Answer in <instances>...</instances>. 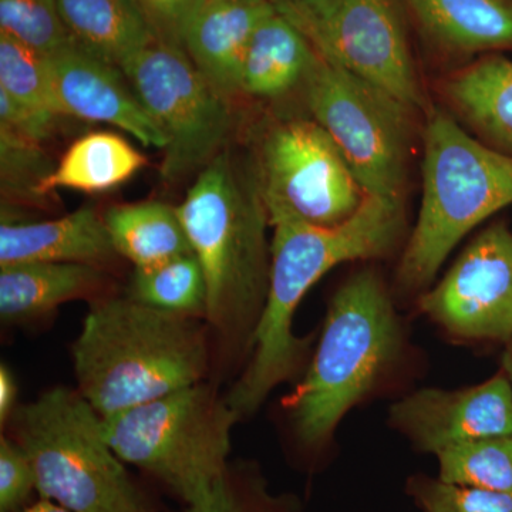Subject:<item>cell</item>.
<instances>
[{
    "label": "cell",
    "instance_id": "ac0fdd59",
    "mask_svg": "<svg viewBox=\"0 0 512 512\" xmlns=\"http://www.w3.org/2000/svg\"><path fill=\"white\" fill-rule=\"evenodd\" d=\"M446 110L488 147L512 156V60L487 55L440 80Z\"/></svg>",
    "mask_w": 512,
    "mask_h": 512
},
{
    "label": "cell",
    "instance_id": "5b68a950",
    "mask_svg": "<svg viewBox=\"0 0 512 512\" xmlns=\"http://www.w3.org/2000/svg\"><path fill=\"white\" fill-rule=\"evenodd\" d=\"M423 197L396 271V292L420 296L461 239L512 204V156L473 137L446 109L431 107L421 131Z\"/></svg>",
    "mask_w": 512,
    "mask_h": 512
},
{
    "label": "cell",
    "instance_id": "1f68e13d",
    "mask_svg": "<svg viewBox=\"0 0 512 512\" xmlns=\"http://www.w3.org/2000/svg\"><path fill=\"white\" fill-rule=\"evenodd\" d=\"M158 42L183 47V36L201 0H137Z\"/></svg>",
    "mask_w": 512,
    "mask_h": 512
},
{
    "label": "cell",
    "instance_id": "83f0119b",
    "mask_svg": "<svg viewBox=\"0 0 512 512\" xmlns=\"http://www.w3.org/2000/svg\"><path fill=\"white\" fill-rule=\"evenodd\" d=\"M0 92L29 109L62 117L47 56L5 33H0Z\"/></svg>",
    "mask_w": 512,
    "mask_h": 512
},
{
    "label": "cell",
    "instance_id": "8992f818",
    "mask_svg": "<svg viewBox=\"0 0 512 512\" xmlns=\"http://www.w3.org/2000/svg\"><path fill=\"white\" fill-rule=\"evenodd\" d=\"M8 426L28 454L43 500L70 512L153 511L107 443L103 417L79 390H47L18 406Z\"/></svg>",
    "mask_w": 512,
    "mask_h": 512
},
{
    "label": "cell",
    "instance_id": "9a60e30c",
    "mask_svg": "<svg viewBox=\"0 0 512 512\" xmlns=\"http://www.w3.org/2000/svg\"><path fill=\"white\" fill-rule=\"evenodd\" d=\"M272 0H201L183 36V49L227 99L241 93L245 55L255 30L274 12Z\"/></svg>",
    "mask_w": 512,
    "mask_h": 512
},
{
    "label": "cell",
    "instance_id": "8fae6325",
    "mask_svg": "<svg viewBox=\"0 0 512 512\" xmlns=\"http://www.w3.org/2000/svg\"><path fill=\"white\" fill-rule=\"evenodd\" d=\"M400 0H335L316 18L289 20L320 56L426 114Z\"/></svg>",
    "mask_w": 512,
    "mask_h": 512
},
{
    "label": "cell",
    "instance_id": "7402d4cb",
    "mask_svg": "<svg viewBox=\"0 0 512 512\" xmlns=\"http://www.w3.org/2000/svg\"><path fill=\"white\" fill-rule=\"evenodd\" d=\"M103 218L117 254L134 268H150L192 252L177 207L164 202L114 205Z\"/></svg>",
    "mask_w": 512,
    "mask_h": 512
},
{
    "label": "cell",
    "instance_id": "2e32d148",
    "mask_svg": "<svg viewBox=\"0 0 512 512\" xmlns=\"http://www.w3.org/2000/svg\"><path fill=\"white\" fill-rule=\"evenodd\" d=\"M120 256L104 218L84 207L56 220L23 222L2 217L0 266L83 264L103 269Z\"/></svg>",
    "mask_w": 512,
    "mask_h": 512
},
{
    "label": "cell",
    "instance_id": "6da1fadb",
    "mask_svg": "<svg viewBox=\"0 0 512 512\" xmlns=\"http://www.w3.org/2000/svg\"><path fill=\"white\" fill-rule=\"evenodd\" d=\"M264 201L274 231L271 274L251 356L227 393L239 420L301 373L312 336H296L293 319L309 289L335 266L389 255L406 232L404 198L367 194L356 214L335 227L312 224L272 198Z\"/></svg>",
    "mask_w": 512,
    "mask_h": 512
},
{
    "label": "cell",
    "instance_id": "277c9868",
    "mask_svg": "<svg viewBox=\"0 0 512 512\" xmlns=\"http://www.w3.org/2000/svg\"><path fill=\"white\" fill-rule=\"evenodd\" d=\"M403 348L392 292L375 269H360L330 299L311 365L282 400L303 453L319 456L329 447L346 414L372 396Z\"/></svg>",
    "mask_w": 512,
    "mask_h": 512
},
{
    "label": "cell",
    "instance_id": "484cf974",
    "mask_svg": "<svg viewBox=\"0 0 512 512\" xmlns=\"http://www.w3.org/2000/svg\"><path fill=\"white\" fill-rule=\"evenodd\" d=\"M187 512H302L292 494H275L255 463L229 461L212 493Z\"/></svg>",
    "mask_w": 512,
    "mask_h": 512
},
{
    "label": "cell",
    "instance_id": "603a6c76",
    "mask_svg": "<svg viewBox=\"0 0 512 512\" xmlns=\"http://www.w3.org/2000/svg\"><path fill=\"white\" fill-rule=\"evenodd\" d=\"M146 164V157L117 134H87L74 141L40 188L42 197L59 188L104 192L126 183Z\"/></svg>",
    "mask_w": 512,
    "mask_h": 512
},
{
    "label": "cell",
    "instance_id": "d6986e66",
    "mask_svg": "<svg viewBox=\"0 0 512 512\" xmlns=\"http://www.w3.org/2000/svg\"><path fill=\"white\" fill-rule=\"evenodd\" d=\"M101 268L83 264L0 266V318L6 325H29L52 315L63 303L97 296Z\"/></svg>",
    "mask_w": 512,
    "mask_h": 512
},
{
    "label": "cell",
    "instance_id": "7c38bea8",
    "mask_svg": "<svg viewBox=\"0 0 512 512\" xmlns=\"http://www.w3.org/2000/svg\"><path fill=\"white\" fill-rule=\"evenodd\" d=\"M419 309L450 338L463 342H511L510 229L498 222L480 232L443 279L421 293Z\"/></svg>",
    "mask_w": 512,
    "mask_h": 512
},
{
    "label": "cell",
    "instance_id": "7a4b0ae2",
    "mask_svg": "<svg viewBox=\"0 0 512 512\" xmlns=\"http://www.w3.org/2000/svg\"><path fill=\"white\" fill-rule=\"evenodd\" d=\"M177 211L204 271L205 322L218 360L249 359L271 274V225L258 174L222 151L197 175Z\"/></svg>",
    "mask_w": 512,
    "mask_h": 512
},
{
    "label": "cell",
    "instance_id": "5bb4252c",
    "mask_svg": "<svg viewBox=\"0 0 512 512\" xmlns=\"http://www.w3.org/2000/svg\"><path fill=\"white\" fill-rule=\"evenodd\" d=\"M53 93L62 117L121 128L147 147L164 150L167 137L143 106L120 67L64 47L47 56Z\"/></svg>",
    "mask_w": 512,
    "mask_h": 512
},
{
    "label": "cell",
    "instance_id": "44dd1931",
    "mask_svg": "<svg viewBox=\"0 0 512 512\" xmlns=\"http://www.w3.org/2000/svg\"><path fill=\"white\" fill-rule=\"evenodd\" d=\"M315 59V47L275 9L262 20L249 43L242 64L241 93L281 99L302 89Z\"/></svg>",
    "mask_w": 512,
    "mask_h": 512
},
{
    "label": "cell",
    "instance_id": "f546056e",
    "mask_svg": "<svg viewBox=\"0 0 512 512\" xmlns=\"http://www.w3.org/2000/svg\"><path fill=\"white\" fill-rule=\"evenodd\" d=\"M406 490L423 512H512V494L440 477L414 476Z\"/></svg>",
    "mask_w": 512,
    "mask_h": 512
},
{
    "label": "cell",
    "instance_id": "f1b7e54d",
    "mask_svg": "<svg viewBox=\"0 0 512 512\" xmlns=\"http://www.w3.org/2000/svg\"><path fill=\"white\" fill-rule=\"evenodd\" d=\"M0 33L42 55L72 46L59 13V0H0Z\"/></svg>",
    "mask_w": 512,
    "mask_h": 512
},
{
    "label": "cell",
    "instance_id": "3957f363",
    "mask_svg": "<svg viewBox=\"0 0 512 512\" xmlns=\"http://www.w3.org/2000/svg\"><path fill=\"white\" fill-rule=\"evenodd\" d=\"M77 390L101 417L204 382V319L158 311L128 296L94 301L72 348Z\"/></svg>",
    "mask_w": 512,
    "mask_h": 512
},
{
    "label": "cell",
    "instance_id": "ba28073f",
    "mask_svg": "<svg viewBox=\"0 0 512 512\" xmlns=\"http://www.w3.org/2000/svg\"><path fill=\"white\" fill-rule=\"evenodd\" d=\"M302 92L366 194L404 198L420 111L318 52Z\"/></svg>",
    "mask_w": 512,
    "mask_h": 512
},
{
    "label": "cell",
    "instance_id": "9c48e42d",
    "mask_svg": "<svg viewBox=\"0 0 512 512\" xmlns=\"http://www.w3.org/2000/svg\"><path fill=\"white\" fill-rule=\"evenodd\" d=\"M151 119L167 137L161 175L180 183L200 174L227 143L234 114L183 47L156 42L120 66Z\"/></svg>",
    "mask_w": 512,
    "mask_h": 512
},
{
    "label": "cell",
    "instance_id": "d4e9b609",
    "mask_svg": "<svg viewBox=\"0 0 512 512\" xmlns=\"http://www.w3.org/2000/svg\"><path fill=\"white\" fill-rule=\"evenodd\" d=\"M436 457L441 480L512 494V434L447 448Z\"/></svg>",
    "mask_w": 512,
    "mask_h": 512
},
{
    "label": "cell",
    "instance_id": "836d02e7",
    "mask_svg": "<svg viewBox=\"0 0 512 512\" xmlns=\"http://www.w3.org/2000/svg\"><path fill=\"white\" fill-rule=\"evenodd\" d=\"M275 9L286 19L316 18L326 12L335 0H272Z\"/></svg>",
    "mask_w": 512,
    "mask_h": 512
},
{
    "label": "cell",
    "instance_id": "e575fe53",
    "mask_svg": "<svg viewBox=\"0 0 512 512\" xmlns=\"http://www.w3.org/2000/svg\"><path fill=\"white\" fill-rule=\"evenodd\" d=\"M18 399V384L15 377L6 365L0 366V424L8 426L16 407Z\"/></svg>",
    "mask_w": 512,
    "mask_h": 512
},
{
    "label": "cell",
    "instance_id": "d6a6232c",
    "mask_svg": "<svg viewBox=\"0 0 512 512\" xmlns=\"http://www.w3.org/2000/svg\"><path fill=\"white\" fill-rule=\"evenodd\" d=\"M60 117L29 109L8 94L0 92V124H5L22 136L43 143L55 133L56 123Z\"/></svg>",
    "mask_w": 512,
    "mask_h": 512
},
{
    "label": "cell",
    "instance_id": "52a82bcc",
    "mask_svg": "<svg viewBox=\"0 0 512 512\" xmlns=\"http://www.w3.org/2000/svg\"><path fill=\"white\" fill-rule=\"evenodd\" d=\"M238 421L227 394L201 382L103 417V429L124 464L144 471L190 508L224 476Z\"/></svg>",
    "mask_w": 512,
    "mask_h": 512
},
{
    "label": "cell",
    "instance_id": "ffe728a7",
    "mask_svg": "<svg viewBox=\"0 0 512 512\" xmlns=\"http://www.w3.org/2000/svg\"><path fill=\"white\" fill-rule=\"evenodd\" d=\"M59 13L73 46L113 66L157 40L137 0H59Z\"/></svg>",
    "mask_w": 512,
    "mask_h": 512
},
{
    "label": "cell",
    "instance_id": "8d00e7d4",
    "mask_svg": "<svg viewBox=\"0 0 512 512\" xmlns=\"http://www.w3.org/2000/svg\"><path fill=\"white\" fill-rule=\"evenodd\" d=\"M501 365H503V373L507 377L512 387V340L507 343V348L504 350L503 359H501Z\"/></svg>",
    "mask_w": 512,
    "mask_h": 512
},
{
    "label": "cell",
    "instance_id": "4fadbf2b",
    "mask_svg": "<svg viewBox=\"0 0 512 512\" xmlns=\"http://www.w3.org/2000/svg\"><path fill=\"white\" fill-rule=\"evenodd\" d=\"M390 424L421 453L512 434V387L504 373L467 389L416 390L390 407Z\"/></svg>",
    "mask_w": 512,
    "mask_h": 512
},
{
    "label": "cell",
    "instance_id": "74e56055",
    "mask_svg": "<svg viewBox=\"0 0 512 512\" xmlns=\"http://www.w3.org/2000/svg\"><path fill=\"white\" fill-rule=\"evenodd\" d=\"M150 512H153V511H150Z\"/></svg>",
    "mask_w": 512,
    "mask_h": 512
},
{
    "label": "cell",
    "instance_id": "30bf717a",
    "mask_svg": "<svg viewBox=\"0 0 512 512\" xmlns=\"http://www.w3.org/2000/svg\"><path fill=\"white\" fill-rule=\"evenodd\" d=\"M256 174L265 198L322 227L348 221L367 195L333 138L313 119L269 128L259 146Z\"/></svg>",
    "mask_w": 512,
    "mask_h": 512
},
{
    "label": "cell",
    "instance_id": "cb8c5ba5",
    "mask_svg": "<svg viewBox=\"0 0 512 512\" xmlns=\"http://www.w3.org/2000/svg\"><path fill=\"white\" fill-rule=\"evenodd\" d=\"M128 298L158 311L204 319L207 282L194 252L150 268H134Z\"/></svg>",
    "mask_w": 512,
    "mask_h": 512
},
{
    "label": "cell",
    "instance_id": "4dcf8cb0",
    "mask_svg": "<svg viewBox=\"0 0 512 512\" xmlns=\"http://www.w3.org/2000/svg\"><path fill=\"white\" fill-rule=\"evenodd\" d=\"M37 493L35 470L28 454L10 436L0 437V512H19Z\"/></svg>",
    "mask_w": 512,
    "mask_h": 512
},
{
    "label": "cell",
    "instance_id": "e0dca14e",
    "mask_svg": "<svg viewBox=\"0 0 512 512\" xmlns=\"http://www.w3.org/2000/svg\"><path fill=\"white\" fill-rule=\"evenodd\" d=\"M406 18L441 55L512 50V0H400Z\"/></svg>",
    "mask_w": 512,
    "mask_h": 512
},
{
    "label": "cell",
    "instance_id": "4316f807",
    "mask_svg": "<svg viewBox=\"0 0 512 512\" xmlns=\"http://www.w3.org/2000/svg\"><path fill=\"white\" fill-rule=\"evenodd\" d=\"M42 143L0 124V187L3 205H43L40 188L55 170Z\"/></svg>",
    "mask_w": 512,
    "mask_h": 512
},
{
    "label": "cell",
    "instance_id": "d590c367",
    "mask_svg": "<svg viewBox=\"0 0 512 512\" xmlns=\"http://www.w3.org/2000/svg\"><path fill=\"white\" fill-rule=\"evenodd\" d=\"M19 512H70L66 510V508L62 507V505L53 503V501L43 500L40 498L36 503H32L28 505V507L23 508L22 511Z\"/></svg>",
    "mask_w": 512,
    "mask_h": 512
}]
</instances>
